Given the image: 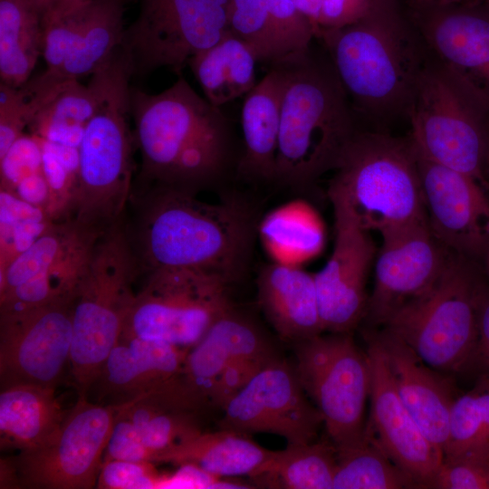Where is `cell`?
I'll return each instance as SVG.
<instances>
[{"mask_svg": "<svg viewBox=\"0 0 489 489\" xmlns=\"http://www.w3.org/2000/svg\"><path fill=\"white\" fill-rule=\"evenodd\" d=\"M328 195L334 214L335 239L325 265L314 273L324 331L351 332L364 319L374 243L343 189L331 181Z\"/></svg>", "mask_w": 489, "mask_h": 489, "instance_id": "obj_15", "label": "cell"}, {"mask_svg": "<svg viewBox=\"0 0 489 489\" xmlns=\"http://www.w3.org/2000/svg\"><path fill=\"white\" fill-rule=\"evenodd\" d=\"M222 477L194 465H181L177 472L162 475L158 488H216Z\"/></svg>", "mask_w": 489, "mask_h": 489, "instance_id": "obj_49", "label": "cell"}, {"mask_svg": "<svg viewBox=\"0 0 489 489\" xmlns=\"http://www.w3.org/2000/svg\"><path fill=\"white\" fill-rule=\"evenodd\" d=\"M229 31L272 67L307 52L315 34L292 0H231Z\"/></svg>", "mask_w": 489, "mask_h": 489, "instance_id": "obj_24", "label": "cell"}, {"mask_svg": "<svg viewBox=\"0 0 489 489\" xmlns=\"http://www.w3.org/2000/svg\"><path fill=\"white\" fill-rule=\"evenodd\" d=\"M221 428L244 434L269 433L287 445L313 442L323 425L308 399L294 366L278 357L268 362L222 408Z\"/></svg>", "mask_w": 489, "mask_h": 489, "instance_id": "obj_16", "label": "cell"}, {"mask_svg": "<svg viewBox=\"0 0 489 489\" xmlns=\"http://www.w3.org/2000/svg\"><path fill=\"white\" fill-rule=\"evenodd\" d=\"M276 358L274 353L237 360L226 367L216 380L209 402L221 408L240 391L268 362Z\"/></svg>", "mask_w": 489, "mask_h": 489, "instance_id": "obj_45", "label": "cell"}, {"mask_svg": "<svg viewBox=\"0 0 489 489\" xmlns=\"http://www.w3.org/2000/svg\"><path fill=\"white\" fill-rule=\"evenodd\" d=\"M367 354L371 383L370 420L366 426L419 488H431L444 455L426 437L401 400L377 332H368Z\"/></svg>", "mask_w": 489, "mask_h": 489, "instance_id": "obj_20", "label": "cell"}, {"mask_svg": "<svg viewBox=\"0 0 489 489\" xmlns=\"http://www.w3.org/2000/svg\"><path fill=\"white\" fill-rule=\"evenodd\" d=\"M299 11L311 22L316 39V23L321 5V0H292Z\"/></svg>", "mask_w": 489, "mask_h": 489, "instance_id": "obj_51", "label": "cell"}, {"mask_svg": "<svg viewBox=\"0 0 489 489\" xmlns=\"http://www.w3.org/2000/svg\"><path fill=\"white\" fill-rule=\"evenodd\" d=\"M417 155L431 232L450 252L483 265L489 252V190L467 174Z\"/></svg>", "mask_w": 489, "mask_h": 489, "instance_id": "obj_17", "label": "cell"}, {"mask_svg": "<svg viewBox=\"0 0 489 489\" xmlns=\"http://www.w3.org/2000/svg\"><path fill=\"white\" fill-rule=\"evenodd\" d=\"M136 201L135 226L128 231L142 272L197 269L232 284L243 276L259 223L249 203L236 197L207 203L160 185H145Z\"/></svg>", "mask_w": 489, "mask_h": 489, "instance_id": "obj_2", "label": "cell"}, {"mask_svg": "<svg viewBox=\"0 0 489 489\" xmlns=\"http://www.w3.org/2000/svg\"><path fill=\"white\" fill-rule=\"evenodd\" d=\"M408 122L419 154L475 177L489 190L484 176L489 96L429 52Z\"/></svg>", "mask_w": 489, "mask_h": 489, "instance_id": "obj_7", "label": "cell"}, {"mask_svg": "<svg viewBox=\"0 0 489 489\" xmlns=\"http://www.w3.org/2000/svg\"><path fill=\"white\" fill-rule=\"evenodd\" d=\"M75 294L27 309L0 312L1 389L56 388L70 365Z\"/></svg>", "mask_w": 489, "mask_h": 489, "instance_id": "obj_14", "label": "cell"}, {"mask_svg": "<svg viewBox=\"0 0 489 489\" xmlns=\"http://www.w3.org/2000/svg\"><path fill=\"white\" fill-rule=\"evenodd\" d=\"M484 267L452 253L425 293L383 325L428 367L444 374L471 369L476 343V295Z\"/></svg>", "mask_w": 489, "mask_h": 489, "instance_id": "obj_9", "label": "cell"}, {"mask_svg": "<svg viewBox=\"0 0 489 489\" xmlns=\"http://www.w3.org/2000/svg\"><path fill=\"white\" fill-rule=\"evenodd\" d=\"M231 0H140L120 48L132 78L160 68L181 75L190 58L229 32Z\"/></svg>", "mask_w": 489, "mask_h": 489, "instance_id": "obj_13", "label": "cell"}, {"mask_svg": "<svg viewBox=\"0 0 489 489\" xmlns=\"http://www.w3.org/2000/svg\"><path fill=\"white\" fill-rule=\"evenodd\" d=\"M316 41L325 49L361 127L388 131L391 125L408 120L428 50L403 0H376L361 19L322 33Z\"/></svg>", "mask_w": 489, "mask_h": 489, "instance_id": "obj_3", "label": "cell"}, {"mask_svg": "<svg viewBox=\"0 0 489 489\" xmlns=\"http://www.w3.org/2000/svg\"><path fill=\"white\" fill-rule=\"evenodd\" d=\"M87 1H90V0H58L56 4L43 15L53 14H62ZM128 1L129 2L130 0H128Z\"/></svg>", "mask_w": 489, "mask_h": 489, "instance_id": "obj_52", "label": "cell"}, {"mask_svg": "<svg viewBox=\"0 0 489 489\" xmlns=\"http://www.w3.org/2000/svg\"><path fill=\"white\" fill-rule=\"evenodd\" d=\"M141 270L122 219L97 241L75 292L70 367L80 397L120 339Z\"/></svg>", "mask_w": 489, "mask_h": 489, "instance_id": "obj_6", "label": "cell"}, {"mask_svg": "<svg viewBox=\"0 0 489 489\" xmlns=\"http://www.w3.org/2000/svg\"><path fill=\"white\" fill-rule=\"evenodd\" d=\"M65 81L46 69L20 86L0 83V157L24 134V129Z\"/></svg>", "mask_w": 489, "mask_h": 489, "instance_id": "obj_38", "label": "cell"}, {"mask_svg": "<svg viewBox=\"0 0 489 489\" xmlns=\"http://www.w3.org/2000/svg\"><path fill=\"white\" fill-rule=\"evenodd\" d=\"M101 235L72 217L53 222L0 273V294L43 274L82 272Z\"/></svg>", "mask_w": 489, "mask_h": 489, "instance_id": "obj_27", "label": "cell"}, {"mask_svg": "<svg viewBox=\"0 0 489 489\" xmlns=\"http://www.w3.org/2000/svg\"><path fill=\"white\" fill-rule=\"evenodd\" d=\"M272 353L260 328L233 307L188 350L181 379L188 396L200 408L209 402L216 380L229 364Z\"/></svg>", "mask_w": 489, "mask_h": 489, "instance_id": "obj_23", "label": "cell"}, {"mask_svg": "<svg viewBox=\"0 0 489 489\" xmlns=\"http://www.w3.org/2000/svg\"><path fill=\"white\" fill-rule=\"evenodd\" d=\"M485 260L487 261V264H488V267H489V252H488V254H487V255H486V258H485ZM485 260H484V261H485Z\"/></svg>", "mask_w": 489, "mask_h": 489, "instance_id": "obj_55", "label": "cell"}, {"mask_svg": "<svg viewBox=\"0 0 489 489\" xmlns=\"http://www.w3.org/2000/svg\"><path fill=\"white\" fill-rule=\"evenodd\" d=\"M273 454L247 434L221 428L215 432L200 431L158 452L153 463L194 465L220 477L246 475L252 480L264 471Z\"/></svg>", "mask_w": 489, "mask_h": 489, "instance_id": "obj_28", "label": "cell"}, {"mask_svg": "<svg viewBox=\"0 0 489 489\" xmlns=\"http://www.w3.org/2000/svg\"><path fill=\"white\" fill-rule=\"evenodd\" d=\"M381 235L374 285L364 318L382 324L400 308L417 299L438 280L452 252L422 223Z\"/></svg>", "mask_w": 489, "mask_h": 489, "instance_id": "obj_18", "label": "cell"}, {"mask_svg": "<svg viewBox=\"0 0 489 489\" xmlns=\"http://www.w3.org/2000/svg\"><path fill=\"white\" fill-rule=\"evenodd\" d=\"M471 369L489 377V276L483 273L476 295V343Z\"/></svg>", "mask_w": 489, "mask_h": 489, "instance_id": "obj_48", "label": "cell"}, {"mask_svg": "<svg viewBox=\"0 0 489 489\" xmlns=\"http://www.w3.org/2000/svg\"><path fill=\"white\" fill-rule=\"evenodd\" d=\"M337 452L331 442L293 445L274 454L264 471L252 479L257 486L333 489Z\"/></svg>", "mask_w": 489, "mask_h": 489, "instance_id": "obj_35", "label": "cell"}, {"mask_svg": "<svg viewBox=\"0 0 489 489\" xmlns=\"http://www.w3.org/2000/svg\"><path fill=\"white\" fill-rule=\"evenodd\" d=\"M285 74L281 64L244 97L241 109V152L235 177L250 182H274Z\"/></svg>", "mask_w": 489, "mask_h": 489, "instance_id": "obj_25", "label": "cell"}, {"mask_svg": "<svg viewBox=\"0 0 489 489\" xmlns=\"http://www.w3.org/2000/svg\"><path fill=\"white\" fill-rule=\"evenodd\" d=\"M431 488L489 489V459L443 461Z\"/></svg>", "mask_w": 489, "mask_h": 489, "instance_id": "obj_43", "label": "cell"}, {"mask_svg": "<svg viewBox=\"0 0 489 489\" xmlns=\"http://www.w3.org/2000/svg\"><path fill=\"white\" fill-rule=\"evenodd\" d=\"M91 76L87 85L79 80H66L29 125L31 134L49 142L79 148L101 97L100 72Z\"/></svg>", "mask_w": 489, "mask_h": 489, "instance_id": "obj_34", "label": "cell"}, {"mask_svg": "<svg viewBox=\"0 0 489 489\" xmlns=\"http://www.w3.org/2000/svg\"><path fill=\"white\" fill-rule=\"evenodd\" d=\"M116 416L115 404L101 405L80 397L47 444L1 459V488L96 487Z\"/></svg>", "mask_w": 489, "mask_h": 489, "instance_id": "obj_12", "label": "cell"}, {"mask_svg": "<svg viewBox=\"0 0 489 489\" xmlns=\"http://www.w3.org/2000/svg\"><path fill=\"white\" fill-rule=\"evenodd\" d=\"M13 194L46 212L49 202V187L43 168L42 170L23 179Z\"/></svg>", "mask_w": 489, "mask_h": 489, "instance_id": "obj_50", "label": "cell"}, {"mask_svg": "<svg viewBox=\"0 0 489 489\" xmlns=\"http://www.w3.org/2000/svg\"><path fill=\"white\" fill-rule=\"evenodd\" d=\"M484 176L489 188V137H488V141H487V149H486V154H485V159H484Z\"/></svg>", "mask_w": 489, "mask_h": 489, "instance_id": "obj_53", "label": "cell"}, {"mask_svg": "<svg viewBox=\"0 0 489 489\" xmlns=\"http://www.w3.org/2000/svg\"><path fill=\"white\" fill-rule=\"evenodd\" d=\"M41 139L43 172L49 187L46 212L53 221L70 218L73 213L79 187L78 148Z\"/></svg>", "mask_w": 489, "mask_h": 489, "instance_id": "obj_39", "label": "cell"}, {"mask_svg": "<svg viewBox=\"0 0 489 489\" xmlns=\"http://www.w3.org/2000/svg\"><path fill=\"white\" fill-rule=\"evenodd\" d=\"M42 168V139L33 134H23L0 157V189L13 194L23 179Z\"/></svg>", "mask_w": 489, "mask_h": 489, "instance_id": "obj_41", "label": "cell"}, {"mask_svg": "<svg viewBox=\"0 0 489 489\" xmlns=\"http://www.w3.org/2000/svg\"><path fill=\"white\" fill-rule=\"evenodd\" d=\"M128 0H90L77 5L76 20L66 59L57 73L79 80L91 75L120 45Z\"/></svg>", "mask_w": 489, "mask_h": 489, "instance_id": "obj_30", "label": "cell"}, {"mask_svg": "<svg viewBox=\"0 0 489 489\" xmlns=\"http://www.w3.org/2000/svg\"><path fill=\"white\" fill-rule=\"evenodd\" d=\"M336 452L333 489L419 488L388 456L367 426L360 442Z\"/></svg>", "mask_w": 489, "mask_h": 489, "instance_id": "obj_36", "label": "cell"}, {"mask_svg": "<svg viewBox=\"0 0 489 489\" xmlns=\"http://www.w3.org/2000/svg\"><path fill=\"white\" fill-rule=\"evenodd\" d=\"M331 181L346 193L369 231L383 235L427 222L418 155L410 135L360 129Z\"/></svg>", "mask_w": 489, "mask_h": 489, "instance_id": "obj_8", "label": "cell"}, {"mask_svg": "<svg viewBox=\"0 0 489 489\" xmlns=\"http://www.w3.org/2000/svg\"><path fill=\"white\" fill-rule=\"evenodd\" d=\"M489 459L486 437L474 387L454 399L448 421L443 461Z\"/></svg>", "mask_w": 489, "mask_h": 489, "instance_id": "obj_40", "label": "cell"}, {"mask_svg": "<svg viewBox=\"0 0 489 489\" xmlns=\"http://www.w3.org/2000/svg\"><path fill=\"white\" fill-rule=\"evenodd\" d=\"M261 310L277 334L292 344L324 332L314 273L272 263L256 279Z\"/></svg>", "mask_w": 489, "mask_h": 489, "instance_id": "obj_26", "label": "cell"}, {"mask_svg": "<svg viewBox=\"0 0 489 489\" xmlns=\"http://www.w3.org/2000/svg\"><path fill=\"white\" fill-rule=\"evenodd\" d=\"M257 235L273 263L301 266L321 251L325 232L316 210L292 200L270 211L258 223Z\"/></svg>", "mask_w": 489, "mask_h": 489, "instance_id": "obj_32", "label": "cell"}, {"mask_svg": "<svg viewBox=\"0 0 489 489\" xmlns=\"http://www.w3.org/2000/svg\"><path fill=\"white\" fill-rule=\"evenodd\" d=\"M377 335L401 400L426 437L444 455L450 409L455 398L452 383L386 329Z\"/></svg>", "mask_w": 489, "mask_h": 489, "instance_id": "obj_22", "label": "cell"}, {"mask_svg": "<svg viewBox=\"0 0 489 489\" xmlns=\"http://www.w3.org/2000/svg\"><path fill=\"white\" fill-rule=\"evenodd\" d=\"M376 0H321L316 23V39L325 32L333 31L361 19Z\"/></svg>", "mask_w": 489, "mask_h": 489, "instance_id": "obj_47", "label": "cell"}, {"mask_svg": "<svg viewBox=\"0 0 489 489\" xmlns=\"http://www.w3.org/2000/svg\"><path fill=\"white\" fill-rule=\"evenodd\" d=\"M121 335L191 349L234 307L232 283L197 269L158 268L146 272Z\"/></svg>", "mask_w": 489, "mask_h": 489, "instance_id": "obj_10", "label": "cell"}, {"mask_svg": "<svg viewBox=\"0 0 489 489\" xmlns=\"http://www.w3.org/2000/svg\"><path fill=\"white\" fill-rule=\"evenodd\" d=\"M293 346L299 380L321 414L336 450L360 442L371 383L367 352L360 350L351 332L321 333Z\"/></svg>", "mask_w": 489, "mask_h": 489, "instance_id": "obj_11", "label": "cell"}, {"mask_svg": "<svg viewBox=\"0 0 489 489\" xmlns=\"http://www.w3.org/2000/svg\"><path fill=\"white\" fill-rule=\"evenodd\" d=\"M101 97L78 148L80 177L72 217L103 234L122 220L131 196L134 134L130 66L120 47L99 70Z\"/></svg>", "mask_w": 489, "mask_h": 489, "instance_id": "obj_5", "label": "cell"}, {"mask_svg": "<svg viewBox=\"0 0 489 489\" xmlns=\"http://www.w3.org/2000/svg\"><path fill=\"white\" fill-rule=\"evenodd\" d=\"M66 413L55 388L15 385L1 389V449L23 452L42 447L56 435Z\"/></svg>", "mask_w": 489, "mask_h": 489, "instance_id": "obj_29", "label": "cell"}, {"mask_svg": "<svg viewBox=\"0 0 489 489\" xmlns=\"http://www.w3.org/2000/svg\"><path fill=\"white\" fill-rule=\"evenodd\" d=\"M116 405L155 455L202 431L194 411L155 396L139 397Z\"/></svg>", "mask_w": 489, "mask_h": 489, "instance_id": "obj_37", "label": "cell"}, {"mask_svg": "<svg viewBox=\"0 0 489 489\" xmlns=\"http://www.w3.org/2000/svg\"><path fill=\"white\" fill-rule=\"evenodd\" d=\"M154 455L155 452L146 446L133 423L120 413L117 407L115 423L103 460L117 459L153 463Z\"/></svg>", "mask_w": 489, "mask_h": 489, "instance_id": "obj_46", "label": "cell"}, {"mask_svg": "<svg viewBox=\"0 0 489 489\" xmlns=\"http://www.w3.org/2000/svg\"><path fill=\"white\" fill-rule=\"evenodd\" d=\"M489 3V0H486Z\"/></svg>", "mask_w": 489, "mask_h": 489, "instance_id": "obj_56", "label": "cell"}, {"mask_svg": "<svg viewBox=\"0 0 489 489\" xmlns=\"http://www.w3.org/2000/svg\"><path fill=\"white\" fill-rule=\"evenodd\" d=\"M403 2L428 52L489 96V3Z\"/></svg>", "mask_w": 489, "mask_h": 489, "instance_id": "obj_19", "label": "cell"}, {"mask_svg": "<svg viewBox=\"0 0 489 489\" xmlns=\"http://www.w3.org/2000/svg\"><path fill=\"white\" fill-rule=\"evenodd\" d=\"M439 2H455V1H460V0H435Z\"/></svg>", "mask_w": 489, "mask_h": 489, "instance_id": "obj_54", "label": "cell"}, {"mask_svg": "<svg viewBox=\"0 0 489 489\" xmlns=\"http://www.w3.org/2000/svg\"><path fill=\"white\" fill-rule=\"evenodd\" d=\"M130 114L145 185L197 193L235 177L241 139L233 121L182 75L157 94L131 87Z\"/></svg>", "mask_w": 489, "mask_h": 489, "instance_id": "obj_1", "label": "cell"}, {"mask_svg": "<svg viewBox=\"0 0 489 489\" xmlns=\"http://www.w3.org/2000/svg\"><path fill=\"white\" fill-rule=\"evenodd\" d=\"M254 51L232 32L189 59L187 65L205 98L223 107L244 97L257 84Z\"/></svg>", "mask_w": 489, "mask_h": 489, "instance_id": "obj_31", "label": "cell"}, {"mask_svg": "<svg viewBox=\"0 0 489 489\" xmlns=\"http://www.w3.org/2000/svg\"><path fill=\"white\" fill-rule=\"evenodd\" d=\"M188 350L164 341L121 335L94 384H99L103 396L121 398L119 403L156 396L195 411L198 408L181 379Z\"/></svg>", "mask_w": 489, "mask_h": 489, "instance_id": "obj_21", "label": "cell"}, {"mask_svg": "<svg viewBox=\"0 0 489 489\" xmlns=\"http://www.w3.org/2000/svg\"><path fill=\"white\" fill-rule=\"evenodd\" d=\"M279 64L285 83L274 182L305 190L337 168L363 128L321 43Z\"/></svg>", "mask_w": 489, "mask_h": 489, "instance_id": "obj_4", "label": "cell"}, {"mask_svg": "<svg viewBox=\"0 0 489 489\" xmlns=\"http://www.w3.org/2000/svg\"><path fill=\"white\" fill-rule=\"evenodd\" d=\"M55 222L49 217L0 222V273Z\"/></svg>", "mask_w": 489, "mask_h": 489, "instance_id": "obj_44", "label": "cell"}, {"mask_svg": "<svg viewBox=\"0 0 489 489\" xmlns=\"http://www.w3.org/2000/svg\"><path fill=\"white\" fill-rule=\"evenodd\" d=\"M43 13L35 0H0V79L20 86L32 75L43 48Z\"/></svg>", "mask_w": 489, "mask_h": 489, "instance_id": "obj_33", "label": "cell"}, {"mask_svg": "<svg viewBox=\"0 0 489 489\" xmlns=\"http://www.w3.org/2000/svg\"><path fill=\"white\" fill-rule=\"evenodd\" d=\"M161 475L151 462L103 460L97 488L158 489Z\"/></svg>", "mask_w": 489, "mask_h": 489, "instance_id": "obj_42", "label": "cell"}]
</instances>
